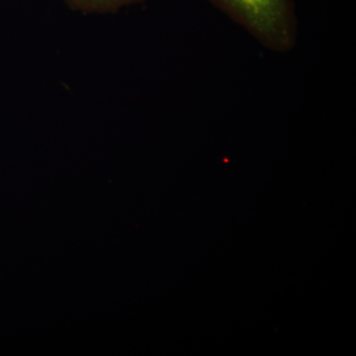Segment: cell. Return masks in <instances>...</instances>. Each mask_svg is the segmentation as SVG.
<instances>
[{"instance_id":"2","label":"cell","mask_w":356,"mask_h":356,"mask_svg":"<svg viewBox=\"0 0 356 356\" xmlns=\"http://www.w3.org/2000/svg\"><path fill=\"white\" fill-rule=\"evenodd\" d=\"M72 6L86 11H112L139 0H67Z\"/></svg>"},{"instance_id":"1","label":"cell","mask_w":356,"mask_h":356,"mask_svg":"<svg viewBox=\"0 0 356 356\" xmlns=\"http://www.w3.org/2000/svg\"><path fill=\"white\" fill-rule=\"evenodd\" d=\"M261 41L282 50L291 44L294 30L292 0H211Z\"/></svg>"}]
</instances>
